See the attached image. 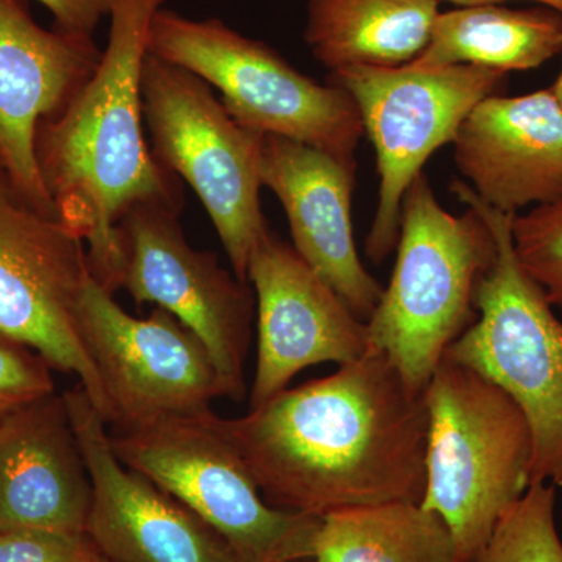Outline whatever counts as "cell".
<instances>
[{"label": "cell", "instance_id": "5", "mask_svg": "<svg viewBox=\"0 0 562 562\" xmlns=\"http://www.w3.org/2000/svg\"><path fill=\"white\" fill-rule=\"evenodd\" d=\"M450 190L490 224L497 258L476 291L475 322L446 357L482 373L519 405L532 438L531 483L562 487V321L517 260L516 214L491 209L462 180Z\"/></svg>", "mask_w": 562, "mask_h": 562}, {"label": "cell", "instance_id": "12", "mask_svg": "<svg viewBox=\"0 0 562 562\" xmlns=\"http://www.w3.org/2000/svg\"><path fill=\"white\" fill-rule=\"evenodd\" d=\"M77 319L109 401V425L127 430L202 416L225 397L205 344L165 310L144 319L132 316L91 277Z\"/></svg>", "mask_w": 562, "mask_h": 562}, {"label": "cell", "instance_id": "3", "mask_svg": "<svg viewBox=\"0 0 562 562\" xmlns=\"http://www.w3.org/2000/svg\"><path fill=\"white\" fill-rule=\"evenodd\" d=\"M394 271L368 325L369 346L424 394L452 344L476 319V291L497 239L479 211L454 216L424 172L403 199Z\"/></svg>", "mask_w": 562, "mask_h": 562}, {"label": "cell", "instance_id": "30", "mask_svg": "<svg viewBox=\"0 0 562 562\" xmlns=\"http://www.w3.org/2000/svg\"><path fill=\"white\" fill-rule=\"evenodd\" d=\"M0 166H2V168H3V165H2V157H0Z\"/></svg>", "mask_w": 562, "mask_h": 562}, {"label": "cell", "instance_id": "1", "mask_svg": "<svg viewBox=\"0 0 562 562\" xmlns=\"http://www.w3.org/2000/svg\"><path fill=\"white\" fill-rule=\"evenodd\" d=\"M216 424L276 508L324 517L424 497V394L380 351Z\"/></svg>", "mask_w": 562, "mask_h": 562}, {"label": "cell", "instance_id": "10", "mask_svg": "<svg viewBox=\"0 0 562 562\" xmlns=\"http://www.w3.org/2000/svg\"><path fill=\"white\" fill-rule=\"evenodd\" d=\"M91 277L83 239L35 205L0 166V339L79 376L109 424V401L77 319Z\"/></svg>", "mask_w": 562, "mask_h": 562}, {"label": "cell", "instance_id": "19", "mask_svg": "<svg viewBox=\"0 0 562 562\" xmlns=\"http://www.w3.org/2000/svg\"><path fill=\"white\" fill-rule=\"evenodd\" d=\"M439 0H310L305 41L321 65L398 68L427 47Z\"/></svg>", "mask_w": 562, "mask_h": 562}, {"label": "cell", "instance_id": "4", "mask_svg": "<svg viewBox=\"0 0 562 562\" xmlns=\"http://www.w3.org/2000/svg\"><path fill=\"white\" fill-rule=\"evenodd\" d=\"M424 401L427 482L420 505L452 532L460 562H471L530 487V427L501 386L447 357Z\"/></svg>", "mask_w": 562, "mask_h": 562}, {"label": "cell", "instance_id": "7", "mask_svg": "<svg viewBox=\"0 0 562 562\" xmlns=\"http://www.w3.org/2000/svg\"><path fill=\"white\" fill-rule=\"evenodd\" d=\"M114 453L168 491L227 542L238 562L312 558L322 517L272 506L213 412L111 436Z\"/></svg>", "mask_w": 562, "mask_h": 562}, {"label": "cell", "instance_id": "14", "mask_svg": "<svg viewBox=\"0 0 562 562\" xmlns=\"http://www.w3.org/2000/svg\"><path fill=\"white\" fill-rule=\"evenodd\" d=\"M247 283L257 297V368L249 394L257 408L303 369L364 357L368 325L301 255L271 231L251 254Z\"/></svg>", "mask_w": 562, "mask_h": 562}, {"label": "cell", "instance_id": "23", "mask_svg": "<svg viewBox=\"0 0 562 562\" xmlns=\"http://www.w3.org/2000/svg\"><path fill=\"white\" fill-rule=\"evenodd\" d=\"M512 238L524 271L562 310V199L513 216Z\"/></svg>", "mask_w": 562, "mask_h": 562}, {"label": "cell", "instance_id": "26", "mask_svg": "<svg viewBox=\"0 0 562 562\" xmlns=\"http://www.w3.org/2000/svg\"><path fill=\"white\" fill-rule=\"evenodd\" d=\"M54 16L55 29L74 35L92 36L103 18L110 16L113 0H38Z\"/></svg>", "mask_w": 562, "mask_h": 562}, {"label": "cell", "instance_id": "20", "mask_svg": "<svg viewBox=\"0 0 562 562\" xmlns=\"http://www.w3.org/2000/svg\"><path fill=\"white\" fill-rule=\"evenodd\" d=\"M562 52V14L494 5L441 11L416 68L479 66L508 74L546 65Z\"/></svg>", "mask_w": 562, "mask_h": 562}, {"label": "cell", "instance_id": "6", "mask_svg": "<svg viewBox=\"0 0 562 562\" xmlns=\"http://www.w3.org/2000/svg\"><path fill=\"white\" fill-rule=\"evenodd\" d=\"M147 54L216 88L244 127L355 158L364 127L349 92L310 79L262 41L214 18L195 21L161 9L151 20Z\"/></svg>", "mask_w": 562, "mask_h": 562}, {"label": "cell", "instance_id": "17", "mask_svg": "<svg viewBox=\"0 0 562 562\" xmlns=\"http://www.w3.org/2000/svg\"><path fill=\"white\" fill-rule=\"evenodd\" d=\"M464 183L491 209L520 214L562 199V109L552 88L490 95L453 139Z\"/></svg>", "mask_w": 562, "mask_h": 562}, {"label": "cell", "instance_id": "21", "mask_svg": "<svg viewBox=\"0 0 562 562\" xmlns=\"http://www.w3.org/2000/svg\"><path fill=\"white\" fill-rule=\"evenodd\" d=\"M310 562H460L452 532L420 503L325 514Z\"/></svg>", "mask_w": 562, "mask_h": 562}, {"label": "cell", "instance_id": "24", "mask_svg": "<svg viewBox=\"0 0 562 562\" xmlns=\"http://www.w3.org/2000/svg\"><path fill=\"white\" fill-rule=\"evenodd\" d=\"M50 392H55V383L47 362L24 347L0 339V419Z\"/></svg>", "mask_w": 562, "mask_h": 562}, {"label": "cell", "instance_id": "2", "mask_svg": "<svg viewBox=\"0 0 562 562\" xmlns=\"http://www.w3.org/2000/svg\"><path fill=\"white\" fill-rule=\"evenodd\" d=\"M165 2L113 0L98 68L36 131V161L55 214L83 239L92 279L110 292L120 290L122 217L139 203H180L143 128L147 36Z\"/></svg>", "mask_w": 562, "mask_h": 562}, {"label": "cell", "instance_id": "8", "mask_svg": "<svg viewBox=\"0 0 562 562\" xmlns=\"http://www.w3.org/2000/svg\"><path fill=\"white\" fill-rule=\"evenodd\" d=\"M140 90L151 154L198 194L233 273L247 281L251 254L269 232L260 201L265 135L239 124L209 83L151 55Z\"/></svg>", "mask_w": 562, "mask_h": 562}, {"label": "cell", "instance_id": "11", "mask_svg": "<svg viewBox=\"0 0 562 562\" xmlns=\"http://www.w3.org/2000/svg\"><path fill=\"white\" fill-rule=\"evenodd\" d=\"M179 210L180 203L146 202L122 217L120 290L139 305L154 303L190 328L209 349L225 397L241 402L254 294L247 281L222 268L216 255L188 243Z\"/></svg>", "mask_w": 562, "mask_h": 562}, {"label": "cell", "instance_id": "29", "mask_svg": "<svg viewBox=\"0 0 562 562\" xmlns=\"http://www.w3.org/2000/svg\"><path fill=\"white\" fill-rule=\"evenodd\" d=\"M95 562H114V561L106 560V558H103V557H101V554H99L98 560H95Z\"/></svg>", "mask_w": 562, "mask_h": 562}, {"label": "cell", "instance_id": "9", "mask_svg": "<svg viewBox=\"0 0 562 562\" xmlns=\"http://www.w3.org/2000/svg\"><path fill=\"white\" fill-rule=\"evenodd\" d=\"M331 79L357 103L375 150L379 203L366 255L382 265L397 246L406 191L431 155L453 143L473 106L497 94L506 74L465 65L355 66L331 72Z\"/></svg>", "mask_w": 562, "mask_h": 562}, {"label": "cell", "instance_id": "16", "mask_svg": "<svg viewBox=\"0 0 562 562\" xmlns=\"http://www.w3.org/2000/svg\"><path fill=\"white\" fill-rule=\"evenodd\" d=\"M101 57L92 36L46 31L25 0H0V157L11 180L47 213L55 210L40 176L36 131L65 109Z\"/></svg>", "mask_w": 562, "mask_h": 562}, {"label": "cell", "instance_id": "25", "mask_svg": "<svg viewBox=\"0 0 562 562\" xmlns=\"http://www.w3.org/2000/svg\"><path fill=\"white\" fill-rule=\"evenodd\" d=\"M98 557L87 535L0 532V562H95Z\"/></svg>", "mask_w": 562, "mask_h": 562}, {"label": "cell", "instance_id": "18", "mask_svg": "<svg viewBox=\"0 0 562 562\" xmlns=\"http://www.w3.org/2000/svg\"><path fill=\"white\" fill-rule=\"evenodd\" d=\"M92 484L65 394L0 419V532L87 535Z\"/></svg>", "mask_w": 562, "mask_h": 562}, {"label": "cell", "instance_id": "22", "mask_svg": "<svg viewBox=\"0 0 562 562\" xmlns=\"http://www.w3.org/2000/svg\"><path fill=\"white\" fill-rule=\"evenodd\" d=\"M553 484L531 483L471 562H562Z\"/></svg>", "mask_w": 562, "mask_h": 562}, {"label": "cell", "instance_id": "28", "mask_svg": "<svg viewBox=\"0 0 562 562\" xmlns=\"http://www.w3.org/2000/svg\"><path fill=\"white\" fill-rule=\"evenodd\" d=\"M550 88H552L554 95H557L558 102H560L562 109V70L560 77H558V80L554 81L553 87Z\"/></svg>", "mask_w": 562, "mask_h": 562}, {"label": "cell", "instance_id": "27", "mask_svg": "<svg viewBox=\"0 0 562 562\" xmlns=\"http://www.w3.org/2000/svg\"><path fill=\"white\" fill-rule=\"evenodd\" d=\"M439 2L453 3L457 7L494 5V3L506 2V0H439ZM541 3L546 9L558 11L562 14V0H531Z\"/></svg>", "mask_w": 562, "mask_h": 562}, {"label": "cell", "instance_id": "15", "mask_svg": "<svg viewBox=\"0 0 562 562\" xmlns=\"http://www.w3.org/2000/svg\"><path fill=\"white\" fill-rule=\"evenodd\" d=\"M355 158L281 136L262 138L261 183L286 213L292 247L351 312L368 322L384 288L362 265L355 243Z\"/></svg>", "mask_w": 562, "mask_h": 562}, {"label": "cell", "instance_id": "13", "mask_svg": "<svg viewBox=\"0 0 562 562\" xmlns=\"http://www.w3.org/2000/svg\"><path fill=\"white\" fill-rule=\"evenodd\" d=\"M92 484L87 536L114 562H238L190 508L114 453L106 422L79 386L63 392Z\"/></svg>", "mask_w": 562, "mask_h": 562}]
</instances>
